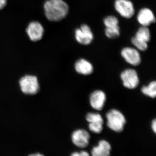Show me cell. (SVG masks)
<instances>
[{
	"label": "cell",
	"mask_w": 156,
	"mask_h": 156,
	"mask_svg": "<svg viewBox=\"0 0 156 156\" xmlns=\"http://www.w3.org/2000/svg\"><path fill=\"white\" fill-rule=\"evenodd\" d=\"M44 9L47 18L56 22L64 19L69 11V6L63 0H47Z\"/></svg>",
	"instance_id": "obj_1"
},
{
	"label": "cell",
	"mask_w": 156,
	"mask_h": 156,
	"mask_svg": "<svg viewBox=\"0 0 156 156\" xmlns=\"http://www.w3.org/2000/svg\"><path fill=\"white\" fill-rule=\"evenodd\" d=\"M107 126L110 129L116 132H121L126 125V118L118 110H111L106 114Z\"/></svg>",
	"instance_id": "obj_2"
},
{
	"label": "cell",
	"mask_w": 156,
	"mask_h": 156,
	"mask_svg": "<svg viewBox=\"0 0 156 156\" xmlns=\"http://www.w3.org/2000/svg\"><path fill=\"white\" fill-rule=\"evenodd\" d=\"M19 85L22 92L27 95H35L40 89L38 80L34 76H24L20 80Z\"/></svg>",
	"instance_id": "obj_3"
},
{
	"label": "cell",
	"mask_w": 156,
	"mask_h": 156,
	"mask_svg": "<svg viewBox=\"0 0 156 156\" xmlns=\"http://www.w3.org/2000/svg\"><path fill=\"white\" fill-rule=\"evenodd\" d=\"M115 8L117 12L124 18H131L134 14L133 3L129 0H116Z\"/></svg>",
	"instance_id": "obj_4"
},
{
	"label": "cell",
	"mask_w": 156,
	"mask_h": 156,
	"mask_svg": "<svg viewBox=\"0 0 156 156\" xmlns=\"http://www.w3.org/2000/svg\"><path fill=\"white\" fill-rule=\"evenodd\" d=\"M121 78L124 87L129 89H134L138 86L139 78L134 69H127L121 73Z\"/></svg>",
	"instance_id": "obj_5"
},
{
	"label": "cell",
	"mask_w": 156,
	"mask_h": 156,
	"mask_svg": "<svg viewBox=\"0 0 156 156\" xmlns=\"http://www.w3.org/2000/svg\"><path fill=\"white\" fill-rule=\"evenodd\" d=\"M75 38L78 43L81 44L87 45L92 43L94 36L89 26L83 24L81 26L80 28L76 30Z\"/></svg>",
	"instance_id": "obj_6"
},
{
	"label": "cell",
	"mask_w": 156,
	"mask_h": 156,
	"mask_svg": "<svg viewBox=\"0 0 156 156\" xmlns=\"http://www.w3.org/2000/svg\"><path fill=\"white\" fill-rule=\"evenodd\" d=\"M71 139L73 144L76 146L84 148L89 145L90 135L89 132L84 129H78L73 132Z\"/></svg>",
	"instance_id": "obj_7"
},
{
	"label": "cell",
	"mask_w": 156,
	"mask_h": 156,
	"mask_svg": "<svg viewBox=\"0 0 156 156\" xmlns=\"http://www.w3.org/2000/svg\"><path fill=\"white\" fill-rule=\"evenodd\" d=\"M86 119L89 123V130L95 134H99L103 130V119L101 115L98 113L87 114Z\"/></svg>",
	"instance_id": "obj_8"
},
{
	"label": "cell",
	"mask_w": 156,
	"mask_h": 156,
	"mask_svg": "<svg viewBox=\"0 0 156 156\" xmlns=\"http://www.w3.org/2000/svg\"><path fill=\"white\" fill-rule=\"evenodd\" d=\"M26 32L31 41L36 42L40 41L43 37L44 29L40 23L34 21L29 24Z\"/></svg>",
	"instance_id": "obj_9"
},
{
	"label": "cell",
	"mask_w": 156,
	"mask_h": 156,
	"mask_svg": "<svg viewBox=\"0 0 156 156\" xmlns=\"http://www.w3.org/2000/svg\"><path fill=\"white\" fill-rule=\"evenodd\" d=\"M121 55L128 63L134 66L138 65L141 62L139 52L134 48H124L122 50Z\"/></svg>",
	"instance_id": "obj_10"
},
{
	"label": "cell",
	"mask_w": 156,
	"mask_h": 156,
	"mask_svg": "<svg viewBox=\"0 0 156 156\" xmlns=\"http://www.w3.org/2000/svg\"><path fill=\"white\" fill-rule=\"evenodd\" d=\"M106 96L105 92L101 90H95L90 95V103L94 109L100 111L104 106Z\"/></svg>",
	"instance_id": "obj_11"
},
{
	"label": "cell",
	"mask_w": 156,
	"mask_h": 156,
	"mask_svg": "<svg viewBox=\"0 0 156 156\" xmlns=\"http://www.w3.org/2000/svg\"><path fill=\"white\" fill-rule=\"evenodd\" d=\"M137 19L142 26L147 27L156 21L153 12L148 8H144L139 11L137 14Z\"/></svg>",
	"instance_id": "obj_12"
},
{
	"label": "cell",
	"mask_w": 156,
	"mask_h": 156,
	"mask_svg": "<svg viewBox=\"0 0 156 156\" xmlns=\"http://www.w3.org/2000/svg\"><path fill=\"white\" fill-rule=\"evenodd\" d=\"M112 146L110 144L105 140H101L91 151L92 156H110Z\"/></svg>",
	"instance_id": "obj_13"
},
{
	"label": "cell",
	"mask_w": 156,
	"mask_h": 156,
	"mask_svg": "<svg viewBox=\"0 0 156 156\" xmlns=\"http://www.w3.org/2000/svg\"><path fill=\"white\" fill-rule=\"evenodd\" d=\"M75 69L77 72L84 75L91 74L93 71L92 64L84 58H81L76 62Z\"/></svg>",
	"instance_id": "obj_14"
},
{
	"label": "cell",
	"mask_w": 156,
	"mask_h": 156,
	"mask_svg": "<svg viewBox=\"0 0 156 156\" xmlns=\"http://www.w3.org/2000/svg\"><path fill=\"white\" fill-rule=\"evenodd\" d=\"M134 37L140 41L148 43L150 41V31L147 27L142 26L138 29Z\"/></svg>",
	"instance_id": "obj_15"
},
{
	"label": "cell",
	"mask_w": 156,
	"mask_h": 156,
	"mask_svg": "<svg viewBox=\"0 0 156 156\" xmlns=\"http://www.w3.org/2000/svg\"><path fill=\"white\" fill-rule=\"evenodd\" d=\"M141 92L144 95L154 98L156 95V83L152 81L147 86H144L141 88Z\"/></svg>",
	"instance_id": "obj_16"
},
{
	"label": "cell",
	"mask_w": 156,
	"mask_h": 156,
	"mask_svg": "<svg viewBox=\"0 0 156 156\" xmlns=\"http://www.w3.org/2000/svg\"><path fill=\"white\" fill-rule=\"evenodd\" d=\"M105 34L109 38H117L119 36L120 34L119 27H106Z\"/></svg>",
	"instance_id": "obj_17"
},
{
	"label": "cell",
	"mask_w": 156,
	"mask_h": 156,
	"mask_svg": "<svg viewBox=\"0 0 156 156\" xmlns=\"http://www.w3.org/2000/svg\"><path fill=\"white\" fill-rule=\"evenodd\" d=\"M106 27H114L119 26V20L116 17L114 16H108L104 20Z\"/></svg>",
	"instance_id": "obj_18"
},
{
	"label": "cell",
	"mask_w": 156,
	"mask_h": 156,
	"mask_svg": "<svg viewBox=\"0 0 156 156\" xmlns=\"http://www.w3.org/2000/svg\"><path fill=\"white\" fill-rule=\"evenodd\" d=\"M131 42L138 50L140 51H144L147 50L148 48L147 43L140 41L134 37L131 39Z\"/></svg>",
	"instance_id": "obj_19"
},
{
	"label": "cell",
	"mask_w": 156,
	"mask_h": 156,
	"mask_svg": "<svg viewBox=\"0 0 156 156\" xmlns=\"http://www.w3.org/2000/svg\"><path fill=\"white\" fill-rule=\"evenodd\" d=\"M70 156H90V155L87 151H82L80 152H74Z\"/></svg>",
	"instance_id": "obj_20"
},
{
	"label": "cell",
	"mask_w": 156,
	"mask_h": 156,
	"mask_svg": "<svg viewBox=\"0 0 156 156\" xmlns=\"http://www.w3.org/2000/svg\"><path fill=\"white\" fill-rule=\"evenodd\" d=\"M7 4V0H0V10L5 8Z\"/></svg>",
	"instance_id": "obj_21"
},
{
	"label": "cell",
	"mask_w": 156,
	"mask_h": 156,
	"mask_svg": "<svg viewBox=\"0 0 156 156\" xmlns=\"http://www.w3.org/2000/svg\"><path fill=\"white\" fill-rule=\"evenodd\" d=\"M151 128L153 131L154 133H156V120L155 119H154L152 122Z\"/></svg>",
	"instance_id": "obj_22"
},
{
	"label": "cell",
	"mask_w": 156,
	"mask_h": 156,
	"mask_svg": "<svg viewBox=\"0 0 156 156\" xmlns=\"http://www.w3.org/2000/svg\"><path fill=\"white\" fill-rule=\"evenodd\" d=\"M28 156H44V155L40 153H36L34 154H31L30 155Z\"/></svg>",
	"instance_id": "obj_23"
}]
</instances>
